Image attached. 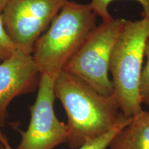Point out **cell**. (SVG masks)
I'll use <instances>...</instances> for the list:
<instances>
[{
  "label": "cell",
  "instance_id": "8fae6325",
  "mask_svg": "<svg viewBox=\"0 0 149 149\" xmlns=\"http://www.w3.org/2000/svg\"><path fill=\"white\" fill-rule=\"evenodd\" d=\"M17 51V48L7 33L2 15L0 13V62L10 57Z\"/></svg>",
  "mask_w": 149,
  "mask_h": 149
},
{
  "label": "cell",
  "instance_id": "4fadbf2b",
  "mask_svg": "<svg viewBox=\"0 0 149 149\" xmlns=\"http://www.w3.org/2000/svg\"><path fill=\"white\" fill-rule=\"evenodd\" d=\"M8 139L6 135L3 133V132L0 130V144H3L5 143L8 142Z\"/></svg>",
  "mask_w": 149,
  "mask_h": 149
},
{
  "label": "cell",
  "instance_id": "7a4b0ae2",
  "mask_svg": "<svg viewBox=\"0 0 149 149\" xmlns=\"http://www.w3.org/2000/svg\"><path fill=\"white\" fill-rule=\"evenodd\" d=\"M90 4L68 1L35 43L33 58L41 73L57 76L97 27Z\"/></svg>",
  "mask_w": 149,
  "mask_h": 149
},
{
  "label": "cell",
  "instance_id": "5b68a950",
  "mask_svg": "<svg viewBox=\"0 0 149 149\" xmlns=\"http://www.w3.org/2000/svg\"><path fill=\"white\" fill-rule=\"evenodd\" d=\"M69 0H11L1 15L17 48L32 55L35 43Z\"/></svg>",
  "mask_w": 149,
  "mask_h": 149
},
{
  "label": "cell",
  "instance_id": "8992f818",
  "mask_svg": "<svg viewBox=\"0 0 149 149\" xmlns=\"http://www.w3.org/2000/svg\"><path fill=\"white\" fill-rule=\"evenodd\" d=\"M57 76L41 73L36 100L30 107L31 120L16 149H53L68 140L66 124L56 116L54 91Z\"/></svg>",
  "mask_w": 149,
  "mask_h": 149
},
{
  "label": "cell",
  "instance_id": "7c38bea8",
  "mask_svg": "<svg viewBox=\"0 0 149 149\" xmlns=\"http://www.w3.org/2000/svg\"><path fill=\"white\" fill-rule=\"evenodd\" d=\"M144 57L146 61L141 71L139 93L141 103L149 106V38L145 45Z\"/></svg>",
  "mask_w": 149,
  "mask_h": 149
},
{
  "label": "cell",
  "instance_id": "ba28073f",
  "mask_svg": "<svg viewBox=\"0 0 149 149\" xmlns=\"http://www.w3.org/2000/svg\"><path fill=\"white\" fill-rule=\"evenodd\" d=\"M109 146L111 149H149V112L143 111L133 117Z\"/></svg>",
  "mask_w": 149,
  "mask_h": 149
},
{
  "label": "cell",
  "instance_id": "9a60e30c",
  "mask_svg": "<svg viewBox=\"0 0 149 149\" xmlns=\"http://www.w3.org/2000/svg\"><path fill=\"white\" fill-rule=\"evenodd\" d=\"M0 149H14L12 148V146L9 144L8 141V142L5 143L3 144H0Z\"/></svg>",
  "mask_w": 149,
  "mask_h": 149
},
{
  "label": "cell",
  "instance_id": "52a82bcc",
  "mask_svg": "<svg viewBox=\"0 0 149 149\" xmlns=\"http://www.w3.org/2000/svg\"><path fill=\"white\" fill-rule=\"evenodd\" d=\"M40 75L32 55L19 50L0 62V128L6 122L10 102L17 97L35 91Z\"/></svg>",
  "mask_w": 149,
  "mask_h": 149
},
{
  "label": "cell",
  "instance_id": "30bf717a",
  "mask_svg": "<svg viewBox=\"0 0 149 149\" xmlns=\"http://www.w3.org/2000/svg\"><path fill=\"white\" fill-rule=\"evenodd\" d=\"M115 0H91L89 3L97 16L100 17L103 22L111 20L112 17L109 12V6ZM142 7V17L149 18V0H135Z\"/></svg>",
  "mask_w": 149,
  "mask_h": 149
},
{
  "label": "cell",
  "instance_id": "3957f363",
  "mask_svg": "<svg viewBox=\"0 0 149 149\" xmlns=\"http://www.w3.org/2000/svg\"><path fill=\"white\" fill-rule=\"evenodd\" d=\"M149 18L126 20L115 43L110 60L113 95L125 116L133 117L144 110L139 93Z\"/></svg>",
  "mask_w": 149,
  "mask_h": 149
},
{
  "label": "cell",
  "instance_id": "277c9868",
  "mask_svg": "<svg viewBox=\"0 0 149 149\" xmlns=\"http://www.w3.org/2000/svg\"><path fill=\"white\" fill-rule=\"evenodd\" d=\"M125 22L122 18L102 21L62 70L83 80L103 95H113L114 90L109 74L110 60Z\"/></svg>",
  "mask_w": 149,
  "mask_h": 149
},
{
  "label": "cell",
  "instance_id": "5bb4252c",
  "mask_svg": "<svg viewBox=\"0 0 149 149\" xmlns=\"http://www.w3.org/2000/svg\"><path fill=\"white\" fill-rule=\"evenodd\" d=\"M11 0H0V13H2L6 6L8 4V3Z\"/></svg>",
  "mask_w": 149,
  "mask_h": 149
},
{
  "label": "cell",
  "instance_id": "9c48e42d",
  "mask_svg": "<svg viewBox=\"0 0 149 149\" xmlns=\"http://www.w3.org/2000/svg\"><path fill=\"white\" fill-rule=\"evenodd\" d=\"M133 117H128L124 115L120 122L108 133L104 134L97 138L87 141L85 144L76 149H107L113 138L123 128L130 122Z\"/></svg>",
  "mask_w": 149,
  "mask_h": 149
},
{
  "label": "cell",
  "instance_id": "6da1fadb",
  "mask_svg": "<svg viewBox=\"0 0 149 149\" xmlns=\"http://www.w3.org/2000/svg\"><path fill=\"white\" fill-rule=\"evenodd\" d=\"M54 91L66 113L67 143L73 149L108 133L124 116L113 95H103L64 70L56 77Z\"/></svg>",
  "mask_w": 149,
  "mask_h": 149
}]
</instances>
